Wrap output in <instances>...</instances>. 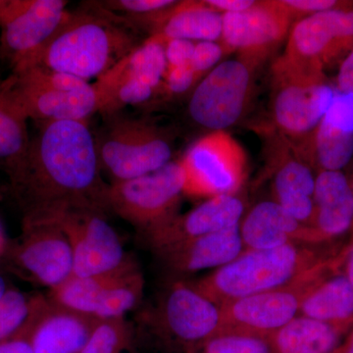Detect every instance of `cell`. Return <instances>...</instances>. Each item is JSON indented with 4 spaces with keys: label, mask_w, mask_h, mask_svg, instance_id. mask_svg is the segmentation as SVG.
Masks as SVG:
<instances>
[{
    "label": "cell",
    "mask_w": 353,
    "mask_h": 353,
    "mask_svg": "<svg viewBox=\"0 0 353 353\" xmlns=\"http://www.w3.org/2000/svg\"><path fill=\"white\" fill-rule=\"evenodd\" d=\"M19 168L9 179L23 222H44L69 210L108 214L94 134L87 121L39 123Z\"/></svg>",
    "instance_id": "cell-1"
},
{
    "label": "cell",
    "mask_w": 353,
    "mask_h": 353,
    "mask_svg": "<svg viewBox=\"0 0 353 353\" xmlns=\"http://www.w3.org/2000/svg\"><path fill=\"white\" fill-rule=\"evenodd\" d=\"M120 16L94 2L70 11L32 66H43L85 82L99 80L143 43Z\"/></svg>",
    "instance_id": "cell-2"
},
{
    "label": "cell",
    "mask_w": 353,
    "mask_h": 353,
    "mask_svg": "<svg viewBox=\"0 0 353 353\" xmlns=\"http://www.w3.org/2000/svg\"><path fill=\"white\" fill-rule=\"evenodd\" d=\"M343 248L289 245L245 250L229 264L190 284L210 301L223 305L282 287Z\"/></svg>",
    "instance_id": "cell-3"
},
{
    "label": "cell",
    "mask_w": 353,
    "mask_h": 353,
    "mask_svg": "<svg viewBox=\"0 0 353 353\" xmlns=\"http://www.w3.org/2000/svg\"><path fill=\"white\" fill-rule=\"evenodd\" d=\"M102 116L103 125L94 134L95 148L111 183L148 175L172 162L174 136L166 128L122 111Z\"/></svg>",
    "instance_id": "cell-4"
},
{
    "label": "cell",
    "mask_w": 353,
    "mask_h": 353,
    "mask_svg": "<svg viewBox=\"0 0 353 353\" xmlns=\"http://www.w3.org/2000/svg\"><path fill=\"white\" fill-rule=\"evenodd\" d=\"M334 92L325 72L283 54L271 69L270 110L276 132L303 145L334 101Z\"/></svg>",
    "instance_id": "cell-5"
},
{
    "label": "cell",
    "mask_w": 353,
    "mask_h": 353,
    "mask_svg": "<svg viewBox=\"0 0 353 353\" xmlns=\"http://www.w3.org/2000/svg\"><path fill=\"white\" fill-rule=\"evenodd\" d=\"M1 83L13 105L28 121H88L99 113L94 83L39 65L12 72Z\"/></svg>",
    "instance_id": "cell-6"
},
{
    "label": "cell",
    "mask_w": 353,
    "mask_h": 353,
    "mask_svg": "<svg viewBox=\"0 0 353 353\" xmlns=\"http://www.w3.org/2000/svg\"><path fill=\"white\" fill-rule=\"evenodd\" d=\"M185 187L180 161L148 175L109 185L108 210L136 228L141 238L178 215Z\"/></svg>",
    "instance_id": "cell-7"
},
{
    "label": "cell",
    "mask_w": 353,
    "mask_h": 353,
    "mask_svg": "<svg viewBox=\"0 0 353 353\" xmlns=\"http://www.w3.org/2000/svg\"><path fill=\"white\" fill-rule=\"evenodd\" d=\"M146 320L164 345L183 353L223 330L221 305L183 281L172 282L165 289Z\"/></svg>",
    "instance_id": "cell-8"
},
{
    "label": "cell",
    "mask_w": 353,
    "mask_h": 353,
    "mask_svg": "<svg viewBox=\"0 0 353 353\" xmlns=\"http://www.w3.org/2000/svg\"><path fill=\"white\" fill-rule=\"evenodd\" d=\"M341 250L282 287L221 305L223 330L269 338L299 315L304 297L338 263Z\"/></svg>",
    "instance_id": "cell-9"
},
{
    "label": "cell",
    "mask_w": 353,
    "mask_h": 353,
    "mask_svg": "<svg viewBox=\"0 0 353 353\" xmlns=\"http://www.w3.org/2000/svg\"><path fill=\"white\" fill-rule=\"evenodd\" d=\"M65 0H0V54L12 72L34 65L69 17Z\"/></svg>",
    "instance_id": "cell-10"
},
{
    "label": "cell",
    "mask_w": 353,
    "mask_h": 353,
    "mask_svg": "<svg viewBox=\"0 0 353 353\" xmlns=\"http://www.w3.org/2000/svg\"><path fill=\"white\" fill-rule=\"evenodd\" d=\"M257 66L243 57L216 65L190 95L188 113L192 122L211 132L236 125L250 103Z\"/></svg>",
    "instance_id": "cell-11"
},
{
    "label": "cell",
    "mask_w": 353,
    "mask_h": 353,
    "mask_svg": "<svg viewBox=\"0 0 353 353\" xmlns=\"http://www.w3.org/2000/svg\"><path fill=\"white\" fill-rule=\"evenodd\" d=\"M180 163L183 194L206 199L238 194L248 173L245 150L227 131L210 132L197 139Z\"/></svg>",
    "instance_id": "cell-12"
},
{
    "label": "cell",
    "mask_w": 353,
    "mask_h": 353,
    "mask_svg": "<svg viewBox=\"0 0 353 353\" xmlns=\"http://www.w3.org/2000/svg\"><path fill=\"white\" fill-rule=\"evenodd\" d=\"M164 39L150 36L105 75L94 83L99 113L146 105L157 97L166 73Z\"/></svg>",
    "instance_id": "cell-13"
},
{
    "label": "cell",
    "mask_w": 353,
    "mask_h": 353,
    "mask_svg": "<svg viewBox=\"0 0 353 353\" xmlns=\"http://www.w3.org/2000/svg\"><path fill=\"white\" fill-rule=\"evenodd\" d=\"M50 222L61 229L71 245L73 277L108 273L130 259L119 236L106 220L105 213L76 209L61 213Z\"/></svg>",
    "instance_id": "cell-14"
},
{
    "label": "cell",
    "mask_w": 353,
    "mask_h": 353,
    "mask_svg": "<svg viewBox=\"0 0 353 353\" xmlns=\"http://www.w3.org/2000/svg\"><path fill=\"white\" fill-rule=\"evenodd\" d=\"M6 255L16 270L50 290L73 277L71 245L54 222H22V234Z\"/></svg>",
    "instance_id": "cell-15"
},
{
    "label": "cell",
    "mask_w": 353,
    "mask_h": 353,
    "mask_svg": "<svg viewBox=\"0 0 353 353\" xmlns=\"http://www.w3.org/2000/svg\"><path fill=\"white\" fill-rule=\"evenodd\" d=\"M353 48V1L313 14L290 28L284 54L325 72L345 59Z\"/></svg>",
    "instance_id": "cell-16"
},
{
    "label": "cell",
    "mask_w": 353,
    "mask_h": 353,
    "mask_svg": "<svg viewBox=\"0 0 353 353\" xmlns=\"http://www.w3.org/2000/svg\"><path fill=\"white\" fill-rule=\"evenodd\" d=\"M222 41L226 51L259 64L289 34L292 19L281 0L256 1L248 10L222 14Z\"/></svg>",
    "instance_id": "cell-17"
},
{
    "label": "cell",
    "mask_w": 353,
    "mask_h": 353,
    "mask_svg": "<svg viewBox=\"0 0 353 353\" xmlns=\"http://www.w3.org/2000/svg\"><path fill=\"white\" fill-rule=\"evenodd\" d=\"M245 208V201L238 194L210 197L145 234L143 240L158 255L194 239L239 226Z\"/></svg>",
    "instance_id": "cell-18"
},
{
    "label": "cell",
    "mask_w": 353,
    "mask_h": 353,
    "mask_svg": "<svg viewBox=\"0 0 353 353\" xmlns=\"http://www.w3.org/2000/svg\"><path fill=\"white\" fill-rule=\"evenodd\" d=\"M274 201L304 226L314 218L316 172L297 146L278 134L270 158Z\"/></svg>",
    "instance_id": "cell-19"
},
{
    "label": "cell",
    "mask_w": 353,
    "mask_h": 353,
    "mask_svg": "<svg viewBox=\"0 0 353 353\" xmlns=\"http://www.w3.org/2000/svg\"><path fill=\"white\" fill-rule=\"evenodd\" d=\"M134 30L150 36L194 41H217L222 36V14L205 1H176L174 6L139 16H120Z\"/></svg>",
    "instance_id": "cell-20"
},
{
    "label": "cell",
    "mask_w": 353,
    "mask_h": 353,
    "mask_svg": "<svg viewBox=\"0 0 353 353\" xmlns=\"http://www.w3.org/2000/svg\"><path fill=\"white\" fill-rule=\"evenodd\" d=\"M245 250H263L289 245L323 246L314 230L304 226L274 201L253 206L240 224Z\"/></svg>",
    "instance_id": "cell-21"
},
{
    "label": "cell",
    "mask_w": 353,
    "mask_h": 353,
    "mask_svg": "<svg viewBox=\"0 0 353 353\" xmlns=\"http://www.w3.org/2000/svg\"><path fill=\"white\" fill-rule=\"evenodd\" d=\"M299 148L316 173L343 170L353 157L352 102L334 99L310 138Z\"/></svg>",
    "instance_id": "cell-22"
},
{
    "label": "cell",
    "mask_w": 353,
    "mask_h": 353,
    "mask_svg": "<svg viewBox=\"0 0 353 353\" xmlns=\"http://www.w3.org/2000/svg\"><path fill=\"white\" fill-rule=\"evenodd\" d=\"M353 226L352 180L343 171L316 173L312 228L323 246L350 236Z\"/></svg>",
    "instance_id": "cell-23"
},
{
    "label": "cell",
    "mask_w": 353,
    "mask_h": 353,
    "mask_svg": "<svg viewBox=\"0 0 353 353\" xmlns=\"http://www.w3.org/2000/svg\"><path fill=\"white\" fill-rule=\"evenodd\" d=\"M245 252L239 225L187 241L157 256L171 273L183 275L221 268Z\"/></svg>",
    "instance_id": "cell-24"
},
{
    "label": "cell",
    "mask_w": 353,
    "mask_h": 353,
    "mask_svg": "<svg viewBox=\"0 0 353 353\" xmlns=\"http://www.w3.org/2000/svg\"><path fill=\"white\" fill-rule=\"evenodd\" d=\"M99 322L59 307L48 297L32 327V352L80 353Z\"/></svg>",
    "instance_id": "cell-25"
},
{
    "label": "cell",
    "mask_w": 353,
    "mask_h": 353,
    "mask_svg": "<svg viewBox=\"0 0 353 353\" xmlns=\"http://www.w3.org/2000/svg\"><path fill=\"white\" fill-rule=\"evenodd\" d=\"M343 248L338 263L304 297L299 315L352 329L353 287L343 272Z\"/></svg>",
    "instance_id": "cell-26"
},
{
    "label": "cell",
    "mask_w": 353,
    "mask_h": 353,
    "mask_svg": "<svg viewBox=\"0 0 353 353\" xmlns=\"http://www.w3.org/2000/svg\"><path fill=\"white\" fill-rule=\"evenodd\" d=\"M352 329L299 315L268 341L272 353H330Z\"/></svg>",
    "instance_id": "cell-27"
},
{
    "label": "cell",
    "mask_w": 353,
    "mask_h": 353,
    "mask_svg": "<svg viewBox=\"0 0 353 353\" xmlns=\"http://www.w3.org/2000/svg\"><path fill=\"white\" fill-rule=\"evenodd\" d=\"M28 120L16 109L0 82V170L14 175L29 148Z\"/></svg>",
    "instance_id": "cell-28"
},
{
    "label": "cell",
    "mask_w": 353,
    "mask_h": 353,
    "mask_svg": "<svg viewBox=\"0 0 353 353\" xmlns=\"http://www.w3.org/2000/svg\"><path fill=\"white\" fill-rule=\"evenodd\" d=\"M46 297L41 294L32 296L18 290H7L0 299V343L24 329Z\"/></svg>",
    "instance_id": "cell-29"
},
{
    "label": "cell",
    "mask_w": 353,
    "mask_h": 353,
    "mask_svg": "<svg viewBox=\"0 0 353 353\" xmlns=\"http://www.w3.org/2000/svg\"><path fill=\"white\" fill-rule=\"evenodd\" d=\"M189 353H272L268 338L222 330Z\"/></svg>",
    "instance_id": "cell-30"
},
{
    "label": "cell",
    "mask_w": 353,
    "mask_h": 353,
    "mask_svg": "<svg viewBox=\"0 0 353 353\" xmlns=\"http://www.w3.org/2000/svg\"><path fill=\"white\" fill-rule=\"evenodd\" d=\"M132 334L125 318L99 321L80 353H124Z\"/></svg>",
    "instance_id": "cell-31"
},
{
    "label": "cell",
    "mask_w": 353,
    "mask_h": 353,
    "mask_svg": "<svg viewBox=\"0 0 353 353\" xmlns=\"http://www.w3.org/2000/svg\"><path fill=\"white\" fill-rule=\"evenodd\" d=\"M104 10L118 16L145 15L168 8L176 1L174 0H105L95 1Z\"/></svg>",
    "instance_id": "cell-32"
},
{
    "label": "cell",
    "mask_w": 353,
    "mask_h": 353,
    "mask_svg": "<svg viewBox=\"0 0 353 353\" xmlns=\"http://www.w3.org/2000/svg\"><path fill=\"white\" fill-rule=\"evenodd\" d=\"M226 52L223 44L217 41H199L196 43L190 66L194 70L199 81L205 73L214 68Z\"/></svg>",
    "instance_id": "cell-33"
},
{
    "label": "cell",
    "mask_w": 353,
    "mask_h": 353,
    "mask_svg": "<svg viewBox=\"0 0 353 353\" xmlns=\"http://www.w3.org/2000/svg\"><path fill=\"white\" fill-rule=\"evenodd\" d=\"M199 83V79L190 64L187 66L168 70L165 73L163 82L157 95L163 94L168 97H178L196 88Z\"/></svg>",
    "instance_id": "cell-34"
},
{
    "label": "cell",
    "mask_w": 353,
    "mask_h": 353,
    "mask_svg": "<svg viewBox=\"0 0 353 353\" xmlns=\"http://www.w3.org/2000/svg\"><path fill=\"white\" fill-rule=\"evenodd\" d=\"M292 20H301L313 14L340 8L350 1L339 0H281Z\"/></svg>",
    "instance_id": "cell-35"
},
{
    "label": "cell",
    "mask_w": 353,
    "mask_h": 353,
    "mask_svg": "<svg viewBox=\"0 0 353 353\" xmlns=\"http://www.w3.org/2000/svg\"><path fill=\"white\" fill-rule=\"evenodd\" d=\"M196 43L188 39H164L166 71L189 65L194 55Z\"/></svg>",
    "instance_id": "cell-36"
},
{
    "label": "cell",
    "mask_w": 353,
    "mask_h": 353,
    "mask_svg": "<svg viewBox=\"0 0 353 353\" xmlns=\"http://www.w3.org/2000/svg\"><path fill=\"white\" fill-rule=\"evenodd\" d=\"M46 301L41 304V307L38 309L36 314L32 318L29 324L24 329L21 330L19 333L15 334L12 338L0 343V353H34L32 352L31 334L32 327H34V321H36L37 316H38L41 307L46 303Z\"/></svg>",
    "instance_id": "cell-37"
},
{
    "label": "cell",
    "mask_w": 353,
    "mask_h": 353,
    "mask_svg": "<svg viewBox=\"0 0 353 353\" xmlns=\"http://www.w3.org/2000/svg\"><path fill=\"white\" fill-rule=\"evenodd\" d=\"M336 90L343 94H353V48L341 62L336 77Z\"/></svg>",
    "instance_id": "cell-38"
},
{
    "label": "cell",
    "mask_w": 353,
    "mask_h": 353,
    "mask_svg": "<svg viewBox=\"0 0 353 353\" xmlns=\"http://www.w3.org/2000/svg\"><path fill=\"white\" fill-rule=\"evenodd\" d=\"M208 6L221 14L238 13L248 10L254 6L253 0H205Z\"/></svg>",
    "instance_id": "cell-39"
},
{
    "label": "cell",
    "mask_w": 353,
    "mask_h": 353,
    "mask_svg": "<svg viewBox=\"0 0 353 353\" xmlns=\"http://www.w3.org/2000/svg\"><path fill=\"white\" fill-rule=\"evenodd\" d=\"M343 272L353 287V241H348L343 248Z\"/></svg>",
    "instance_id": "cell-40"
},
{
    "label": "cell",
    "mask_w": 353,
    "mask_h": 353,
    "mask_svg": "<svg viewBox=\"0 0 353 353\" xmlns=\"http://www.w3.org/2000/svg\"><path fill=\"white\" fill-rule=\"evenodd\" d=\"M330 353H353V327L340 345Z\"/></svg>",
    "instance_id": "cell-41"
},
{
    "label": "cell",
    "mask_w": 353,
    "mask_h": 353,
    "mask_svg": "<svg viewBox=\"0 0 353 353\" xmlns=\"http://www.w3.org/2000/svg\"><path fill=\"white\" fill-rule=\"evenodd\" d=\"M7 290H8V288H7L6 279L2 277L1 274H0V299L6 294Z\"/></svg>",
    "instance_id": "cell-42"
},
{
    "label": "cell",
    "mask_w": 353,
    "mask_h": 353,
    "mask_svg": "<svg viewBox=\"0 0 353 353\" xmlns=\"http://www.w3.org/2000/svg\"><path fill=\"white\" fill-rule=\"evenodd\" d=\"M4 250V239L3 234H2L1 230H0V253Z\"/></svg>",
    "instance_id": "cell-43"
},
{
    "label": "cell",
    "mask_w": 353,
    "mask_h": 353,
    "mask_svg": "<svg viewBox=\"0 0 353 353\" xmlns=\"http://www.w3.org/2000/svg\"><path fill=\"white\" fill-rule=\"evenodd\" d=\"M352 190H353V179L352 180ZM348 241H353V226H352V233H350V240H348Z\"/></svg>",
    "instance_id": "cell-44"
}]
</instances>
